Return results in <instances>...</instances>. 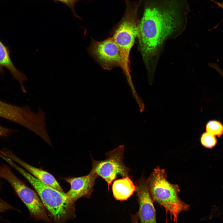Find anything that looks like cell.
Instances as JSON below:
<instances>
[{"mask_svg": "<svg viewBox=\"0 0 223 223\" xmlns=\"http://www.w3.org/2000/svg\"><path fill=\"white\" fill-rule=\"evenodd\" d=\"M131 223H138V218L137 212L134 215H131Z\"/></svg>", "mask_w": 223, "mask_h": 223, "instance_id": "ffe728a7", "label": "cell"}, {"mask_svg": "<svg viewBox=\"0 0 223 223\" xmlns=\"http://www.w3.org/2000/svg\"><path fill=\"white\" fill-rule=\"evenodd\" d=\"M0 177L10 183L27 208L32 216L36 220L51 222L37 194L19 179L7 165H0Z\"/></svg>", "mask_w": 223, "mask_h": 223, "instance_id": "5b68a950", "label": "cell"}, {"mask_svg": "<svg viewBox=\"0 0 223 223\" xmlns=\"http://www.w3.org/2000/svg\"><path fill=\"white\" fill-rule=\"evenodd\" d=\"M55 2H58L62 3L70 9L71 11L73 16L76 18L81 19V18L76 13L75 9L76 3L78 1L84 0H51ZM90 1V0H87Z\"/></svg>", "mask_w": 223, "mask_h": 223, "instance_id": "2e32d148", "label": "cell"}, {"mask_svg": "<svg viewBox=\"0 0 223 223\" xmlns=\"http://www.w3.org/2000/svg\"><path fill=\"white\" fill-rule=\"evenodd\" d=\"M200 140L203 146L209 149H212L215 146L217 141L216 136L207 132L202 134Z\"/></svg>", "mask_w": 223, "mask_h": 223, "instance_id": "9a60e30c", "label": "cell"}, {"mask_svg": "<svg viewBox=\"0 0 223 223\" xmlns=\"http://www.w3.org/2000/svg\"><path fill=\"white\" fill-rule=\"evenodd\" d=\"M134 184L139 206L137 213L140 223H157L155 210L147 180L142 176Z\"/></svg>", "mask_w": 223, "mask_h": 223, "instance_id": "ba28073f", "label": "cell"}, {"mask_svg": "<svg viewBox=\"0 0 223 223\" xmlns=\"http://www.w3.org/2000/svg\"><path fill=\"white\" fill-rule=\"evenodd\" d=\"M0 117L29 127L33 120V112L28 105L19 106L0 100Z\"/></svg>", "mask_w": 223, "mask_h": 223, "instance_id": "30bf717a", "label": "cell"}, {"mask_svg": "<svg viewBox=\"0 0 223 223\" xmlns=\"http://www.w3.org/2000/svg\"><path fill=\"white\" fill-rule=\"evenodd\" d=\"M11 165L21 174L36 190L53 223H64L75 216L74 203L66 193L42 182L14 162Z\"/></svg>", "mask_w": 223, "mask_h": 223, "instance_id": "3957f363", "label": "cell"}, {"mask_svg": "<svg viewBox=\"0 0 223 223\" xmlns=\"http://www.w3.org/2000/svg\"><path fill=\"white\" fill-rule=\"evenodd\" d=\"M0 153L2 155L18 163L30 174L42 182L60 191L64 192L58 182L50 173L28 164L18 158L7 149H2L0 151Z\"/></svg>", "mask_w": 223, "mask_h": 223, "instance_id": "8fae6325", "label": "cell"}, {"mask_svg": "<svg viewBox=\"0 0 223 223\" xmlns=\"http://www.w3.org/2000/svg\"><path fill=\"white\" fill-rule=\"evenodd\" d=\"M8 70L13 78L19 83L22 91L27 92L23 82L27 81L26 75L17 69L13 63L10 57L9 48L6 46L0 39V73H4V68Z\"/></svg>", "mask_w": 223, "mask_h": 223, "instance_id": "7c38bea8", "label": "cell"}, {"mask_svg": "<svg viewBox=\"0 0 223 223\" xmlns=\"http://www.w3.org/2000/svg\"></svg>", "mask_w": 223, "mask_h": 223, "instance_id": "44dd1931", "label": "cell"}, {"mask_svg": "<svg viewBox=\"0 0 223 223\" xmlns=\"http://www.w3.org/2000/svg\"><path fill=\"white\" fill-rule=\"evenodd\" d=\"M98 177L96 174L90 172L88 175L83 176L64 178L71 186L70 189L66 193L71 202L74 203L81 197H90Z\"/></svg>", "mask_w": 223, "mask_h": 223, "instance_id": "9c48e42d", "label": "cell"}, {"mask_svg": "<svg viewBox=\"0 0 223 223\" xmlns=\"http://www.w3.org/2000/svg\"><path fill=\"white\" fill-rule=\"evenodd\" d=\"M12 208L9 204L0 199V213L6 210L11 209Z\"/></svg>", "mask_w": 223, "mask_h": 223, "instance_id": "ac0fdd59", "label": "cell"}, {"mask_svg": "<svg viewBox=\"0 0 223 223\" xmlns=\"http://www.w3.org/2000/svg\"><path fill=\"white\" fill-rule=\"evenodd\" d=\"M150 194L153 200L169 211L177 222L179 214L188 210L190 206L181 201L178 196V186L170 183L167 180L165 170L156 167L148 179Z\"/></svg>", "mask_w": 223, "mask_h": 223, "instance_id": "277c9868", "label": "cell"}, {"mask_svg": "<svg viewBox=\"0 0 223 223\" xmlns=\"http://www.w3.org/2000/svg\"><path fill=\"white\" fill-rule=\"evenodd\" d=\"M125 9L124 15L115 28L112 37L120 52L122 68L130 87H133L130 68L129 55L138 36L139 21L138 14L142 0L134 2L124 0Z\"/></svg>", "mask_w": 223, "mask_h": 223, "instance_id": "7a4b0ae2", "label": "cell"}, {"mask_svg": "<svg viewBox=\"0 0 223 223\" xmlns=\"http://www.w3.org/2000/svg\"><path fill=\"white\" fill-rule=\"evenodd\" d=\"M135 190V184L129 176L115 180L112 185L113 196L117 200H127Z\"/></svg>", "mask_w": 223, "mask_h": 223, "instance_id": "4fadbf2b", "label": "cell"}, {"mask_svg": "<svg viewBox=\"0 0 223 223\" xmlns=\"http://www.w3.org/2000/svg\"><path fill=\"white\" fill-rule=\"evenodd\" d=\"M124 146L120 145L106 153L105 159L96 160L92 159V168L90 173L100 176L107 182L108 189L118 175L122 177L128 176L129 168L123 162Z\"/></svg>", "mask_w": 223, "mask_h": 223, "instance_id": "8992f818", "label": "cell"}, {"mask_svg": "<svg viewBox=\"0 0 223 223\" xmlns=\"http://www.w3.org/2000/svg\"><path fill=\"white\" fill-rule=\"evenodd\" d=\"M87 51L104 69L110 70L115 67L120 66V50L112 37L102 41L91 39Z\"/></svg>", "mask_w": 223, "mask_h": 223, "instance_id": "52a82bcc", "label": "cell"}, {"mask_svg": "<svg viewBox=\"0 0 223 223\" xmlns=\"http://www.w3.org/2000/svg\"><path fill=\"white\" fill-rule=\"evenodd\" d=\"M142 3L143 13L137 37L147 64L165 39L184 24L190 9L187 0H142Z\"/></svg>", "mask_w": 223, "mask_h": 223, "instance_id": "6da1fadb", "label": "cell"}, {"mask_svg": "<svg viewBox=\"0 0 223 223\" xmlns=\"http://www.w3.org/2000/svg\"><path fill=\"white\" fill-rule=\"evenodd\" d=\"M212 67L219 73L223 79V71L220 68L218 65L215 63L213 64Z\"/></svg>", "mask_w": 223, "mask_h": 223, "instance_id": "d6986e66", "label": "cell"}, {"mask_svg": "<svg viewBox=\"0 0 223 223\" xmlns=\"http://www.w3.org/2000/svg\"><path fill=\"white\" fill-rule=\"evenodd\" d=\"M206 132L220 138L223 134V125L215 120L208 121L206 125Z\"/></svg>", "mask_w": 223, "mask_h": 223, "instance_id": "5bb4252c", "label": "cell"}, {"mask_svg": "<svg viewBox=\"0 0 223 223\" xmlns=\"http://www.w3.org/2000/svg\"><path fill=\"white\" fill-rule=\"evenodd\" d=\"M15 130L0 125V136L7 137L15 132Z\"/></svg>", "mask_w": 223, "mask_h": 223, "instance_id": "e0dca14e", "label": "cell"}]
</instances>
